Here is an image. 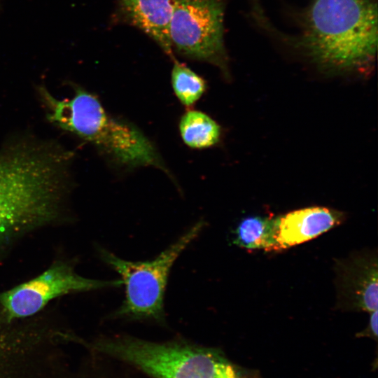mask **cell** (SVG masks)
Wrapping results in <instances>:
<instances>
[{"label":"cell","instance_id":"cell-10","mask_svg":"<svg viewBox=\"0 0 378 378\" xmlns=\"http://www.w3.org/2000/svg\"><path fill=\"white\" fill-rule=\"evenodd\" d=\"M175 0H116L120 20L151 38L172 60L175 57L169 38V26Z\"/></svg>","mask_w":378,"mask_h":378},{"label":"cell","instance_id":"cell-6","mask_svg":"<svg viewBox=\"0 0 378 378\" xmlns=\"http://www.w3.org/2000/svg\"><path fill=\"white\" fill-rule=\"evenodd\" d=\"M223 0H175L169 26L173 52L208 62L230 78Z\"/></svg>","mask_w":378,"mask_h":378},{"label":"cell","instance_id":"cell-12","mask_svg":"<svg viewBox=\"0 0 378 378\" xmlns=\"http://www.w3.org/2000/svg\"><path fill=\"white\" fill-rule=\"evenodd\" d=\"M179 131L184 143L197 149L216 145L221 134L220 127L214 119L196 110H188L182 115Z\"/></svg>","mask_w":378,"mask_h":378},{"label":"cell","instance_id":"cell-13","mask_svg":"<svg viewBox=\"0 0 378 378\" xmlns=\"http://www.w3.org/2000/svg\"><path fill=\"white\" fill-rule=\"evenodd\" d=\"M172 61L171 79L174 92L183 105L190 108L206 90V82L203 78L176 57Z\"/></svg>","mask_w":378,"mask_h":378},{"label":"cell","instance_id":"cell-4","mask_svg":"<svg viewBox=\"0 0 378 378\" xmlns=\"http://www.w3.org/2000/svg\"><path fill=\"white\" fill-rule=\"evenodd\" d=\"M53 123L101 149L116 164L126 167H155L169 174L153 143L130 123L108 114L99 100L83 89L71 99L57 100Z\"/></svg>","mask_w":378,"mask_h":378},{"label":"cell","instance_id":"cell-3","mask_svg":"<svg viewBox=\"0 0 378 378\" xmlns=\"http://www.w3.org/2000/svg\"><path fill=\"white\" fill-rule=\"evenodd\" d=\"M94 349L150 378H242L220 349L183 339L157 342L120 335L99 339Z\"/></svg>","mask_w":378,"mask_h":378},{"label":"cell","instance_id":"cell-5","mask_svg":"<svg viewBox=\"0 0 378 378\" xmlns=\"http://www.w3.org/2000/svg\"><path fill=\"white\" fill-rule=\"evenodd\" d=\"M204 225L203 220H200L174 244L150 261L125 260L99 248L100 258L120 274L125 286V300L112 314L113 318L164 323V295L170 270Z\"/></svg>","mask_w":378,"mask_h":378},{"label":"cell","instance_id":"cell-1","mask_svg":"<svg viewBox=\"0 0 378 378\" xmlns=\"http://www.w3.org/2000/svg\"><path fill=\"white\" fill-rule=\"evenodd\" d=\"M69 153L20 141L0 151V262L22 239L71 219Z\"/></svg>","mask_w":378,"mask_h":378},{"label":"cell","instance_id":"cell-8","mask_svg":"<svg viewBox=\"0 0 378 378\" xmlns=\"http://www.w3.org/2000/svg\"><path fill=\"white\" fill-rule=\"evenodd\" d=\"M377 258L356 255L337 264V290L340 307L371 313L377 310Z\"/></svg>","mask_w":378,"mask_h":378},{"label":"cell","instance_id":"cell-2","mask_svg":"<svg viewBox=\"0 0 378 378\" xmlns=\"http://www.w3.org/2000/svg\"><path fill=\"white\" fill-rule=\"evenodd\" d=\"M298 31L286 38L330 72H365L377 47V8L372 0H311L295 15Z\"/></svg>","mask_w":378,"mask_h":378},{"label":"cell","instance_id":"cell-14","mask_svg":"<svg viewBox=\"0 0 378 378\" xmlns=\"http://www.w3.org/2000/svg\"><path fill=\"white\" fill-rule=\"evenodd\" d=\"M370 319L367 328L358 334L360 337H370L375 340L377 339V310L370 313Z\"/></svg>","mask_w":378,"mask_h":378},{"label":"cell","instance_id":"cell-11","mask_svg":"<svg viewBox=\"0 0 378 378\" xmlns=\"http://www.w3.org/2000/svg\"><path fill=\"white\" fill-rule=\"evenodd\" d=\"M233 243L248 249L279 251L276 239V218L248 216L233 232Z\"/></svg>","mask_w":378,"mask_h":378},{"label":"cell","instance_id":"cell-9","mask_svg":"<svg viewBox=\"0 0 378 378\" xmlns=\"http://www.w3.org/2000/svg\"><path fill=\"white\" fill-rule=\"evenodd\" d=\"M344 214L323 206H312L276 217L279 251L311 240L340 225Z\"/></svg>","mask_w":378,"mask_h":378},{"label":"cell","instance_id":"cell-7","mask_svg":"<svg viewBox=\"0 0 378 378\" xmlns=\"http://www.w3.org/2000/svg\"><path fill=\"white\" fill-rule=\"evenodd\" d=\"M121 285L120 279L83 276L70 259H57L35 277L0 292V326L34 318L59 298Z\"/></svg>","mask_w":378,"mask_h":378}]
</instances>
